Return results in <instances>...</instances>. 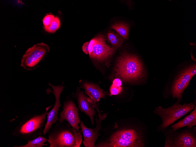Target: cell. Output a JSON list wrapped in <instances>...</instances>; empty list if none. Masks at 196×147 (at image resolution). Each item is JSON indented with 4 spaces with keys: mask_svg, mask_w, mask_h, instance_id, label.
<instances>
[{
    "mask_svg": "<svg viewBox=\"0 0 196 147\" xmlns=\"http://www.w3.org/2000/svg\"><path fill=\"white\" fill-rule=\"evenodd\" d=\"M49 147H79L82 141L81 130L77 132L69 123H57L49 132Z\"/></svg>",
    "mask_w": 196,
    "mask_h": 147,
    "instance_id": "1",
    "label": "cell"
},
{
    "mask_svg": "<svg viewBox=\"0 0 196 147\" xmlns=\"http://www.w3.org/2000/svg\"><path fill=\"white\" fill-rule=\"evenodd\" d=\"M50 107L46 108L44 112L40 114L25 116L13 130L12 134L28 140L41 135L45 125L48 110Z\"/></svg>",
    "mask_w": 196,
    "mask_h": 147,
    "instance_id": "2",
    "label": "cell"
},
{
    "mask_svg": "<svg viewBox=\"0 0 196 147\" xmlns=\"http://www.w3.org/2000/svg\"><path fill=\"white\" fill-rule=\"evenodd\" d=\"M195 106L192 102L184 103L182 105L177 102L167 108H164L161 106L156 107L154 113L159 116L162 121L157 131L164 132L168 129L170 125L193 110Z\"/></svg>",
    "mask_w": 196,
    "mask_h": 147,
    "instance_id": "3",
    "label": "cell"
},
{
    "mask_svg": "<svg viewBox=\"0 0 196 147\" xmlns=\"http://www.w3.org/2000/svg\"><path fill=\"white\" fill-rule=\"evenodd\" d=\"M97 147H142L144 143L141 132L134 128L119 131L108 139L97 143Z\"/></svg>",
    "mask_w": 196,
    "mask_h": 147,
    "instance_id": "4",
    "label": "cell"
},
{
    "mask_svg": "<svg viewBox=\"0 0 196 147\" xmlns=\"http://www.w3.org/2000/svg\"><path fill=\"white\" fill-rule=\"evenodd\" d=\"M115 75L124 80H137L143 76V68L138 58L135 55L125 54L118 59L114 68Z\"/></svg>",
    "mask_w": 196,
    "mask_h": 147,
    "instance_id": "5",
    "label": "cell"
},
{
    "mask_svg": "<svg viewBox=\"0 0 196 147\" xmlns=\"http://www.w3.org/2000/svg\"><path fill=\"white\" fill-rule=\"evenodd\" d=\"M164 133V147H196V126L173 131L168 129Z\"/></svg>",
    "mask_w": 196,
    "mask_h": 147,
    "instance_id": "6",
    "label": "cell"
},
{
    "mask_svg": "<svg viewBox=\"0 0 196 147\" xmlns=\"http://www.w3.org/2000/svg\"><path fill=\"white\" fill-rule=\"evenodd\" d=\"M196 65H191L181 71L169 85L166 90L168 95L173 99L176 98L180 103L182 99L184 91L188 86L192 77L196 74Z\"/></svg>",
    "mask_w": 196,
    "mask_h": 147,
    "instance_id": "7",
    "label": "cell"
},
{
    "mask_svg": "<svg viewBox=\"0 0 196 147\" xmlns=\"http://www.w3.org/2000/svg\"><path fill=\"white\" fill-rule=\"evenodd\" d=\"M50 50L49 46L43 43H38L29 48L23 55L21 66L25 70L31 71L40 66Z\"/></svg>",
    "mask_w": 196,
    "mask_h": 147,
    "instance_id": "8",
    "label": "cell"
},
{
    "mask_svg": "<svg viewBox=\"0 0 196 147\" xmlns=\"http://www.w3.org/2000/svg\"><path fill=\"white\" fill-rule=\"evenodd\" d=\"M63 84V83H62L61 85L55 86L49 82L48 83L49 85L52 88L53 90H51L50 89L48 88L46 90V93L48 94L51 92L53 94L55 97V101L53 108L47 114L46 123L43 133L44 136L49 132L52 125L55 123L59 119L58 114L59 107L61 106L59 99L60 94L65 87Z\"/></svg>",
    "mask_w": 196,
    "mask_h": 147,
    "instance_id": "9",
    "label": "cell"
},
{
    "mask_svg": "<svg viewBox=\"0 0 196 147\" xmlns=\"http://www.w3.org/2000/svg\"><path fill=\"white\" fill-rule=\"evenodd\" d=\"M98 113V118L97 119L96 116V126L94 129L87 128L85 126L83 121H80L81 130L84 138L83 143L85 147H96L94 145L95 141L100 135L99 133V131L100 130H102L101 126V122L107 117V113H104L102 115L100 111Z\"/></svg>",
    "mask_w": 196,
    "mask_h": 147,
    "instance_id": "10",
    "label": "cell"
},
{
    "mask_svg": "<svg viewBox=\"0 0 196 147\" xmlns=\"http://www.w3.org/2000/svg\"><path fill=\"white\" fill-rule=\"evenodd\" d=\"M79 109L72 100L67 101L64 103L63 110L60 113V118L58 122L62 123L64 121H67L70 125L77 132L80 127L78 124L80 120L78 114Z\"/></svg>",
    "mask_w": 196,
    "mask_h": 147,
    "instance_id": "11",
    "label": "cell"
},
{
    "mask_svg": "<svg viewBox=\"0 0 196 147\" xmlns=\"http://www.w3.org/2000/svg\"><path fill=\"white\" fill-rule=\"evenodd\" d=\"M97 38V41L94 46L90 58L99 60H104L112 55L116 49L106 44L102 36L99 35Z\"/></svg>",
    "mask_w": 196,
    "mask_h": 147,
    "instance_id": "12",
    "label": "cell"
},
{
    "mask_svg": "<svg viewBox=\"0 0 196 147\" xmlns=\"http://www.w3.org/2000/svg\"><path fill=\"white\" fill-rule=\"evenodd\" d=\"M76 95L79 109L82 112L84 113L89 117L92 124H93L94 117L96 115V112L93 100L85 95L79 88L77 89Z\"/></svg>",
    "mask_w": 196,
    "mask_h": 147,
    "instance_id": "13",
    "label": "cell"
},
{
    "mask_svg": "<svg viewBox=\"0 0 196 147\" xmlns=\"http://www.w3.org/2000/svg\"><path fill=\"white\" fill-rule=\"evenodd\" d=\"M81 87L85 90V94L88 96L93 101L94 107L97 111L99 109L96 104L98 103L99 100L103 98L107 93L99 86L96 85L88 83H84Z\"/></svg>",
    "mask_w": 196,
    "mask_h": 147,
    "instance_id": "14",
    "label": "cell"
},
{
    "mask_svg": "<svg viewBox=\"0 0 196 147\" xmlns=\"http://www.w3.org/2000/svg\"><path fill=\"white\" fill-rule=\"evenodd\" d=\"M196 125V107L195 106L192 111L183 119L171 126L173 131H176L186 126L191 129Z\"/></svg>",
    "mask_w": 196,
    "mask_h": 147,
    "instance_id": "15",
    "label": "cell"
},
{
    "mask_svg": "<svg viewBox=\"0 0 196 147\" xmlns=\"http://www.w3.org/2000/svg\"><path fill=\"white\" fill-rule=\"evenodd\" d=\"M48 139L40 135L30 140H28V143L21 146H15L14 147H42L43 146H47L48 144L44 143Z\"/></svg>",
    "mask_w": 196,
    "mask_h": 147,
    "instance_id": "16",
    "label": "cell"
},
{
    "mask_svg": "<svg viewBox=\"0 0 196 147\" xmlns=\"http://www.w3.org/2000/svg\"><path fill=\"white\" fill-rule=\"evenodd\" d=\"M129 26L123 23H115L111 26V28L114 29L124 39H127L129 30Z\"/></svg>",
    "mask_w": 196,
    "mask_h": 147,
    "instance_id": "17",
    "label": "cell"
},
{
    "mask_svg": "<svg viewBox=\"0 0 196 147\" xmlns=\"http://www.w3.org/2000/svg\"><path fill=\"white\" fill-rule=\"evenodd\" d=\"M107 37L109 42L115 49L121 45L124 39L118 34L111 32L108 33Z\"/></svg>",
    "mask_w": 196,
    "mask_h": 147,
    "instance_id": "18",
    "label": "cell"
},
{
    "mask_svg": "<svg viewBox=\"0 0 196 147\" xmlns=\"http://www.w3.org/2000/svg\"><path fill=\"white\" fill-rule=\"evenodd\" d=\"M60 26V21L59 18L55 17L51 24L48 26L44 27V28L48 32L54 33L59 28Z\"/></svg>",
    "mask_w": 196,
    "mask_h": 147,
    "instance_id": "19",
    "label": "cell"
},
{
    "mask_svg": "<svg viewBox=\"0 0 196 147\" xmlns=\"http://www.w3.org/2000/svg\"><path fill=\"white\" fill-rule=\"evenodd\" d=\"M54 18V16L51 14L46 16L43 19V23L44 27L49 26L53 21Z\"/></svg>",
    "mask_w": 196,
    "mask_h": 147,
    "instance_id": "20",
    "label": "cell"
},
{
    "mask_svg": "<svg viewBox=\"0 0 196 147\" xmlns=\"http://www.w3.org/2000/svg\"><path fill=\"white\" fill-rule=\"evenodd\" d=\"M122 87L121 86L116 87L112 85L110 88V95H116L122 91Z\"/></svg>",
    "mask_w": 196,
    "mask_h": 147,
    "instance_id": "21",
    "label": "cell"
},
{
    "mask_svg": "<svg viewBox=\"0 0 196 147\" xmlns=\"http://www.w3.org/2000/svg\"><path fill=\"white\" fill-rule=\"evenodd\" d=\"M97 41V37L92 39L89 42L88 54L91 57L93 51V47L94 45L96 43Z\"/></svg>",
    "mask_w": 196,
    "mask_h": 147,
    "instance_id": "22",
    "label": "cell"
},
{
    "mask_svg": "<svg viewBox=\"0 0 196 147\" xmlns=\"http://www.w3.org/2000/svg\"><path fill=\"white\" fill-rule=\"evenodd\" d=\"M89 42L85 43L82 47V49L83 52L86 54H88Z\"/></svg>",
    "mask_w": 196,
    "mask_h": 147,
    "instance_id": "23",
    "label": "cell"
},
{
    "mask_svg": "<svg viewBox=\"0 0 196 147\" xmlns=\"http://www.w3.org/2000/svg\"><path fill=\"white\" fill-rule=\"evenodd\" d=\"M121 80L119 78H116L113 82L112 85L116 87H119L121 85Z\"/></svg>",
    "mask_w": 196,
    "mask_h": 147,
    "instance_id": "24",
    "label": "cell"
}]
</instances>
